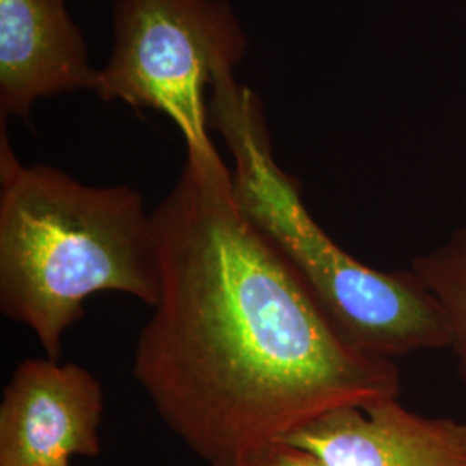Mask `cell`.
I'll return each instance as SVG.
<instances>
[{"mask_svg":"<svg viewBox=\"0 0 466 466\" xmlns=\"http://www.w3.org/2000/svg\"><path fill=\"white\" fill-rule=\"evenodd\" d=\"M152 219L159 299L137 342L134 377L209 465L240 461L335 410L400 398L398 365L337 332L240 209L215 146H187Z\"/></svg>","mask_w":466,"mask_h":466,"instance_id":"1","label":"cell"},{"mask_svg":"<svg viewBox=\"0 0 466 466\" xmlns=\"http://www.w3.org/2000/svg\"><path fill=\"white\" fill-rule=\"evenodd\" d=\"M99 292L157 304V242L142 194L19 163L0 121L2 313L26 325L59 361L65 333L84 318L85 299Z\"/></svg>","mask_w":466,"mask_h":466,"instance_id":"2","label":"cell"},{"mask_svg":"<svg viewBox=\"0 0 466 466\" xmlns=\"http://www.w3.org/2000/svg\"><path fill=\"white\" fill-rule=\"evenodd\" d=\"M209 130L233 157V192L246 217L296 268L350 346L396 361L450 348L439 306L411 269L380 271L342 249L304 206L299 182L275 161L261 99L219 71L209 90Z\"/></svg>","mask_w":466,"mask_h":466,"instance_id":"3","label":"cell"},{"mask_svg":"<svg viewBox=\"0 0 466 466\" xmlns=\"http://www.w3.org/2000/svg\"><path fill=\"white\" fill-rule=\"evenodd\" d=\"M113 50L96 96L167 115L187 146L213 147L208 94L249 36L228 0H116Z\"/></svg>","mask_w":466,"mask_h":466,"instance_id":"4","label":"cell"},{"mask_svg":"<svg viewBox=\"0 0 466 466\" xmlns=\"http://www.w3.org/2000/svg\"><path fill=\"white\" fill-rule=\"evenodd\" d=\"M104 389L76 363L23 361L0 402V466H69L96 458Z\"/></svg>","mask_w":466,"mask_h":466,"instance_id":"5","label":"cell"},{"mask_svg":"<svg viewBox=\"0 0 466 466\" xmlns=\"http://www.w3.org/2000/svg\"><path fill=\"white\" fill-rule=\"evenodd\" d=\"M282 442L329 466H466V421L418 415L400 398L335 410Z\"/></svg>","mask_w":466,"mask_h":466,"instance_id":"6","label":"cell"},{"mask_svg":"<svg viewBox=\"0 0 466 466\" xmlns=\"http://www.w3.org/2000/svg\"><path fill=\"white\" fill-rule=\"evenodd\" d=\"M84 34L59 0H0V121L28 119L35 102L96 92Z\"/></svg>","mask_w":466,"mask_h":466,"instance_id":"7","label":"cell"},{"mask_svg":"<svg viewBox=\"0 0 466 466\" xmlns=\"http://www.w3.org/2000/svg\"><path fill=\"white\" fill-rule=\"evenodd\" d=\"M410 269L444 318L450 348L466 387V223L442 246L420 254Z\"/></svg>","mask_w":466,"mask_h":466,"instance_id":"8","label":"cell"},{"mask_svg":"<svg viewBox=\"0 0 466 466\" xmlns=\"http://www.w3.org/2000/svg\"><path fill=\"white\" fill-rule=\"evenodd\" d=\"M242 466H329L309 451L287 442H275L248 454Z\"/></svg>","mask_w":466,"mask_h":466,"instance_id":"9","label":"cell"},{"mask_svg":"<svg viewBox=\"0 0 466 466\" xmlns=\"http://www.w3.org/2000/svg\"><path fill=\"white\" fill-rule=\"evenodd\" d=\"M213 466H242V461H221Z\"/></svg>","mask_w":466,"mask_h":466,"instance_id":"10","label":"cell"},{"mask_svg":"<svg viewBox=\"0 0 466 466\" xmlns=\"http://www.w3.org/2000/svg\"><path fill=\"white\" fill-rule=\"evenodd\" d=\"M59 2H66V0H59Z\"/></svg>","mask_w":466,"mask_h":466,"instance_id":"11","label":"cell"}]
</instances>
